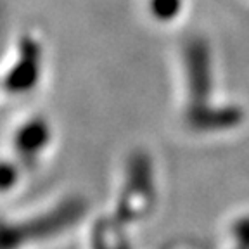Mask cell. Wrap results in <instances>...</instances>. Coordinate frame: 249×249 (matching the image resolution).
Masks as SVG:
<instances>
[{
  "label": "cell",
  "mask_w": 249,
  "mask_h": 249,
  "mask_svg": "<svg viewBox=\"0 0 249 249\" xmlns=\"http://www.w3.org/2000/svg\"><path fill=\"white\" fill-rule=\"evenodd\" d=\"M154 204V175L147 154L137 152L130 158L126 180L118 199L116 222L128 223L144 216Z\"/></svg>",
  "instance_id": "cell-1"
},
{
  "label": "cell",
  "mask_w": 249,
  "mask_h": 249,
  "mask_svg": "<svg viewBox=\"0 0 249 249\" xmlns=\"http://www.w3.org/2000/svg\"><path fill=\"white\" fill-rule=\"evenodd\" d=\"M185 74L191 107L204 106L211 93V57L204 40H191L187 45Z\"/></svg>",
  "instance_id": "cell-2"
},
{
  "label": "cell",
  "mask_w": 249,
  "mask_h": 249,
  "mask_svg": "<svg viewBox=\"0 0 249 249\" xmlns=\"http://www.w3.org/2000/svg\"><path fill=\"white\" fill-rule=\"evenodd\" d=\"M242 120V111L237 107H210L199 106L189 109V123L199 130H223L235 126Z\"/></svg>",
  "instance_id": "cell-3"
},
{
  "label": "cell",
  "mask_w": 249,
  "mask_h": 249,
  "mask_svg": "<svg viewBox=\"0 0 249 249\" xmlns=\"http://www.w3.org/2000/svg\"><path fill=\"white\" fill-rule=\"evenodd\" d=\"M49 140V130H47L43 121H36V123L28 124L23 130L19 139V144L23 151H28L30 154H35V151L42 149Z\"/></svg>",
  "instance_id": "cell-4"
},
{
  "label": "cell",
  "mask_w": 249,
  "mask_h": 249,
  "mask_svg": "<svg viewBox=\"0 0 249 249\" xmlns=\"http://www.w3.org/2000/svg\"><path fill=\"white\" fill-rule=\"evenodd\" d=\"M183 0H149V12L156 21L170 23L182 12Z\"/></svg>",
  "instance_id": "cell-5"
},
{
  "label": "cell",
  "mask_w": 249,
  "mask_h": 249,
  "mask_svg": "<svg viewBox=\"0 0 249 249\" xmlns=\"http://www.w3.org/2000/svg\"><path fill=\"white\" fill-rule=\"evenodd\" d=\"M232 237L241 248H249V214L239 218L232 225Z\"/></svg>",
  "instance_id": "cell-6"
}]
</instances>
